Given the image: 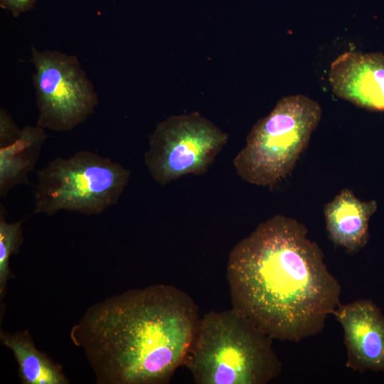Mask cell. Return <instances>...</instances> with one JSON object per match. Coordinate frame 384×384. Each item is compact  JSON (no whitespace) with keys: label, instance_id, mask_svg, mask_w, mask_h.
Listing matches in <instances>:
<instances>
[{"label":"cell","instance_id":"1","mask_svg":"<svg viewBox=\"0 0 384 384\" xmlns=\"http://www.w3.org/2000/svg\"><path fill=\"white\" fill-rule=\"evenodd\" d=\"M297 220L275 215L231 250L232 307L272 339L297 342L321 331L341 288L319 245Z\"/></svg>","mask_w":384,"mask_h":384},{"label":"cell","instance_id":"2","mask_svg":"<svg viewBox=\"0 0 384 384\" xmlns=\"http://www.w3.org/2000/svg\"><path fill=\"white\" fill-rule=\"evenodd\" d=\"M198 308L170 284L127 290L90 306L70 331L98 383L165 384L183 365Z\"/></svg>","mask_w":384,"mask_h":384},{"label":"cell","instance_id":"3","mask_svg":"<svg viewBox=\"0 0 384 384\" xmlns=\"http://www.w3.org/2000/svg\"><path fill=\"white\" fill-rule=\"evenodd\" d=\"M183 366L197 384H267L282 371L272 338L233 307L200 317Z\"/></svg>","mask_w":384,"mask_h":384},{"label":"cell","instance_id":"4","mask_svg":"<svg viewBox=\"0 0 384 384\" xmlns=\"http://www.w3.org/2000/svg\"><path fill=\"white\" fill-rule=\"evenodd\" d=\"M322 114L319 104L302 94L284 96L259 119L233 160L238 176L272 187L289 176L307 147Z\"/></svg>","mask_w":384,"mask_h":384},{"label":"cell","instance_id":"5","mask_svg":"<svg viewBox=\"0 0 384 384\" xmlns=\"http://www.w3.org/2000/svg\"><path fill=\"white\" fill-rule=\"evenodd\" d=\"M130 176L129 169L91 151L57 157L37 172L33 214H101L118 203Z\"/></svg>","mask_w":384,"mask_h":384},{"label":"cell","instance_id":"6","mask_svg":"<svg viewBox=\"0 0 384 384\" xmlns=\"http://www.w3.org/2000/svg\"><path fill=\"white\" fill-rule=\"evenodd\" d=\"M30 61L38 110L36 125L70 132L84 123L98 105V95L78 58L59 50L31 48Z\"/></svg>","mask_w":384,"mask_h":384},{"label":"cell","instance_id":"7","mask_svg":"<svg viewBox=\"0 0 384 384\" xmlns=\"http://www.w3.org/2000/svg\"><path fill=\"white\" fill-rule=\"evenodd\" d=\"M228 135L198 112L171 116L149 137L144 163L161 186L189 174H205Z\"/></svg>","mask_w":384,"mask_h":384},{"label":"cell","instance_id":"8","mask_svg":"<svg viewBox=\"0 0 384 384\" xmlns=\"http://www.w3.org/2000/svg\"><path fill=\"white\" fill-rule=\"evenodd\" d=\"M343 330L346 367L355 371L384 370V315L369 299L340 304L333 314Z\"/></svg>","mask_w":384,"mask_h":384},{"label":"cell","instance_id":"9","mask_svg":"<svg viewBox=\"0 0 384 384\" xmlns=\"http://www.w3.org/2000/svg\"><path fill=\"white\" fill-rule=\"evenodd\" d=\"M329 80L338 97L368 110L384 111V55L346 52L331 63Z\"/></svg>","mask_w":384,"mask_h":384},{"label":"cell","instance_id":"10","mask_svg":"<svg viewBox=\"0 0 384 384\" xmlns=\"http://www.w3.org/2000/svg\"><path fill=\"white\" fill-rule=\"evenodd\" d=\"M376 209L375 201H362L343 188L324 208L329 239L348 252L358 251L368 242L369 220Z\"/></svg>","mask_w":384,"mask_h":384},{"label":"cell","instance_id":"11","mask_svg":"<svg viewBox=\"0 0 384 384\" xmlns=\"http://www.w3.org/2000/svg\"><path fill=\"white\" fill-rule=\"evenodd\" d=\"M46 129L26 125L11 142L0 146V197L4 198L14 187L29 183L43 144Z\"/></svg>","mask_w":384,"mask_h":384},{"label":"cell","instance_id":"12","mask_svg":"<svg viewBox=\"0 0 384 384\" xmlns=\"http://www.w3.org/2000/svg\"><path fill=\"white\" fill-rule=\"evenodd\" d=\"M1 341L14 353L18 364L19 377L23 383H68L60 367L36 348L27 332L16 334L1 332Z\"/></svg>","mask_w":384,"mask_h":384},{"label":"cell","instance_id":"13","mask_svg":"<svg viewBox=\"0 0 384 384\" xmlns=\"http://www.w3.org/2000/svg\"><path fill=\"white\" fill-rule=\"evenodd\" d=\"M23 220L9 223L5 218V209L0 207V293L4 291L9 279V258L16 253L21 245Z\"/></svg>","mask_w":384,"mask_h":384},{"label":"cell","instance_id":"14","mask_svg":"<svg viewBox=\"0 0 384 384\" xmlns=\"http://www.w3.org/2000/svg\"><path fill=\"white\" fill-rule=\"evenodd\" d=\"M21 129L14 122L8 112L0 109V146L13 141L19 134Z\"/></svg>","mask_w":384,"mask_h":384},{"label":"cell","instance_id":"15","mask_svg":"<svg viewBox=\"0 0 384 384\" xmlns=\"http://www.w3.org/2000/svg\"><path fill=\"white\" fill-rule=\"evenodd\" d=\"M38 0H0V6L11 13L14 17L31 9Z\"/></svg>","mask_w":384,"mask_h":384}]
</instances>
